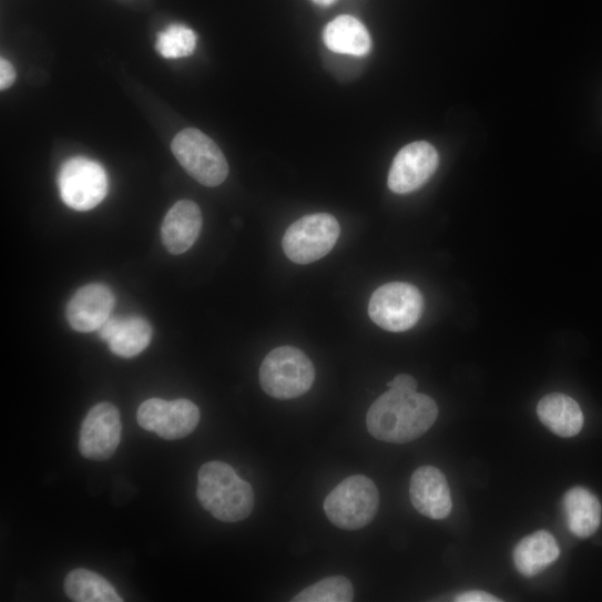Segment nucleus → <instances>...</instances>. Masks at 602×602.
<instances>
[{
  "label": "nucleus",
  "instance_id": "nucleus-1",
  "mask_svg": "<svg viewBox=\"0 0 602 602\" xmlns=\"http://www.w3.org/2000/svg\"><path fill=\"white\" fill-rule=\"evenodd\" d=\"M438 417L439 408L432 397L389 388L369 408L366 427L378 441L406 445L425 436Z\"/></svg>",
  "mask_w": 602,
  "mask_h": 602
},
{
  "label": "nucleus",
  "instance_id": "nucleus-2",
  "mask_svg": "<svg viewBox=\"0 0 602 602\" xmlns=\"http://www.w3.org/2000/svg\"><path fill=\"white\" fill-rule=\"evenodd\" d=\"M196 497L214 518L227 523L247 519L255 508L253 487L233 467L220 461L198 470Z\"/></svg>",
  "mask_w": 602,
  "mask_h": 602
},
{
  "label": "nucleus",
  "instance_id": "nucleus-3",
  "mask_svg": "<svg viewBox=\"0 0 602 602\" xmlns=\"http://www.w3.org/2000/svg\"><path fill=\"white\" fill-rule=\"evenodd\" d=\"M316 377L313 361L300 349L282 346L264 359L259 379L264 391L277 399H293L312 388Z\"/></svg>",
  "mask_w": 602,
  "mask_h": 602
},
{
  "label": "nucleus",
  "instance_id": "nucleus-4",
  "mask_svg": "<svg viewBox=\"0 0 602 602\" xmlns=\"http://www.w3.org/2000/svg\"><path fill=\"white\" fill-rule=\"evenodd\" d=\"M379 509L376 484L365 476H353L340 482L326 498L324 510L337 528L360 530L374 520Z\"/></svg>",
  "mask_w": 602,
  "mask_h": 602
},
{
  "label": "nucleus",
  "instance_id": "nucleus-5",
  "mask_svg": "<svg viewBox=\"0 0 602 602\" xmlns=\"http://www.w3.org/2000/svg\"><path fill=\"white\" fill-rule=\"evenodd\" d=\"M171 150L187 174L203 185L218 186L228 176L229 165L221 147L196 129L177 133Z\"/></svg>",
  "mask_w": 602,
  "mask_h": 602
},
{
  "label": "nucleus",
  "instance_id": "nucleus-6",
  "mask_svg": "<svg viewBox=\"0 0 602 602\" xmlns=\"http://www.w3.org/2000/svg\"><path fill=\"white\" fill-rule=\"evenodd\" d=\"M425 310L422 293L407 283H389L371 295L368 305L370 319L380 328L400 333L414 328Z\"/></svg>",
  "mask_w": 602,
  "mask_h": 602
},
{
  "label": "nucleus",
  "instance_id": "nucleus-7",
  "mask_svg": "<svg viewBox=\"0 0 602 602\" xmlns=\"http://www.w3.org/2000/svg\"><path fill=\"white\" fill-rule=\"evenodd\" d=\"M340 226L329 214L308 215L285 233L283 249L289 261L309 265L327 256L338 242Z\"/></svg>",
  "mask_w": 602,
  "mask_h": 602
},
{
  "label": "nucleus",
  "instance_id": "nucleus-8",
  "mask_svg": "<svg viewBox=\"0 0 602 602\" xmlns=\"http://www.w3.org/2000/svg\"><path fill=\"white\" fill-rule=\"evenodd\" d=\"M64 204L76 212H89L105 198L109 180L104 167L88 157L67 161L58 177Z\"/></svg>",
  "mask_w": 602,
  "mask_h": 602
},
{
  "label": "nucleus",
  "instance_id": "nucleus-9",
  "mask_svg": "<svg viewBox=\"0 0 602 602\" xmlns=\"http://www.w3.org/2000/svg\"><path fill=\"white\" fill-rule=\"evenodd\" d=\"M140 427L169 441L190 436L200 422V411L188 399L150 398L137 411Z\"/></svg>",
  "mask_w": 602,
  "mask_h": 602
},
{
  "label": "nucleus",
  "instance_id": "nucleus-10",
  "mask_svg": "<svg viewBox=\"0 0 602 602\" xmlns=\"http://www.w3.org/2000/svg\"><path fill=\"white\" fill-rule=\"evenodd\" d=\"M439 162V153L432 144L426 141L411 143L395 156L388 173V187L397 194L415 192L431 178Z\"/></svg>",
  "mask_w": 602,
  "mask_h": 602
},
{
  "label": "nucleus",
  "instance_id": "nucleus-11",
  "mask_svg": "<svg viewBox=\"0 0 602 602\" xmlns=\"http://www.w3.org/2000/svg\"><path fill=\"white\" fill-rule=\"evenodd\" d=\"M122 436L120 412L111 404H100L91 409L84 419L79 449L92 461H106L115 453Z\"/></svg>",
  "mask_w": 602,
  "mask_h": 602
},
{
  "label": "nucleus",
  "instance_id": "nucleus-12",
  "mask_svg": "<svg viewBox=\"0 0 602 602\" xmlns=\"http://www.w3.org/2000/svg\"><path fill=\"white\" fill-rule=\"evenodd\" d=\"M410 498L417 511L432 520L448 518L453 508L446 476L431 466L421 467L414 473Z\"/></svg>",
  "mask_w": 602,
  "mask_h": 602
},
{
  "label": "nucleus",
  "instance_id": "nucleus-13",
  "mask_svg": "<svg viewBox=\"0 0 602 602\" xmlns=\"http://www.w3.org/2000/svg\"><path fill=\"white\" fill-rule=\"evenodd\" d=\"M114 306L115 297L108 286L90 284L80 288L71 298L67 317L74 330L92 333L105 324Z\"/></svg>",
  "mask_w": 602,
  "mask_h": 602
},
{
  "label": "nucleus",
  "instance_id": "nucleus-14",
  "mask_svg": "<svg viewBox=\"0 0 602 602\" xmlns=\"http://www.w3.org/2000/svg\"><path fill=\"white\" fill-rule=\"evenodd\" d=\"M203 224V214L193 201H177L162 224L163 246L175 256L186 253L197 241Z\"/></svg>",
  "mask_w": 602,
  "mask_h": 602
},
{
  "label": "nucleus",
  "instance_id": "nucleus-15",
  "mask_svg": "<svg viewBox=\"0 0 602 602\" xmlns=\"http://www.w3.org/2000/svg\"><path fill=\"white\" fill-rule=\"evenodd\" d=\"M110 350L123 358H132L141 354L151 343L152 327L140 316L110 317L98 330Z\"/></svg>",
  "mask_w": 602,
  "mask_h": 602
},
{
  "label": "nucleus",
  "instance_id": "nucleus-16",
  "mask_svg": "<svg viewBox=\"0 0 602 602\" xmlns=\"http://www.w3.org/2000/svg\"><path fill=\"white\" fill-rule=\"evenodd\" d=\"M540 422L560 438H573L583 427V415L577 401L561 392L545 395L537 407Z\"/></svg>",
  "mask_w": 602,
  "mask_h": 602
},
{
  "label": "nucleus",
  "instance_id": "nucleus-17",
  "mask_svg": "<svg viewBox=\"0 0 602 602\" xmlns=\"http://www.w3.org/2000/svg\"><path fill=\"white\" fill-rule=\"evenodd\" d=\"M559 557L560 548L554 537L545 530L523 538L513 551L514 565L527 578L541 573Z\"/></svg>",
  "mask_w": 602,
  "mask_h": 602
},
{
  "label": "nucleus",
  "instance_id": "nucleus-18",
  "mask_svg": "<svg viewBox=\"0 0 602 602\" xmlns=\"http://www.w3.org/2000/svg\"><path fill=\"white\" fill-rule=\"evenodd\" d=\"M563 510L570 532L585 539L594 534L601 522V504L596 497L584 488H573L563 498Z\"/></svg>",
  "mask_w": 602,
  "mask_h": 602
},
{
  "label": "nucleus",
  "instance_id": "nucleus-19",
  "mask_svg": "<svg viewBox=\"0 0 602 602\" xmlns=\"http://www.w3.org/2000/svg\"><path fill=\"white\" fill-rule=\"evenodd\" d=\"M325 45L334 53L365 57L370 52L371 39L357 19L343 16L331 21L324 31Z\"/></svg>",
  "mask_w": 602,
  "mask_h": 602
},
{
  "label": "nucleus",
  "instance_id": "nucleus-20",
  "mask_svg": "<svg viewBox=\"0 0 602 602\" xmlns=\"http://www.w3.org/2000/svg\"><path fill=\"white\" fill-rule=\"evenodd\" d=\"M68 596L76 602H121L115 588L102 575L88 569H75L65 579Z\"/></svg>",
  "mask_w": 602,
  "mask_h": 602
},
{
  "label": "nucleus",
  "instance_id": "nucleus-21",
  "mask_svg": "<svg viewBox=\"0 0 602 602\" xmlns=\"http://www.w3.org/2000/svg\"><path fill=\"white\" fill-rule=\"evenodd\" d=\"M354 586L349 579L334 575L323 579L298 593L294 602H350Z\"/></svg>",
  "mask_w": 602,
  "mask_h": 602
},
{
  "label": "nucleus",
  "instance_id": "nucleus-22",
  "mask_svg": "<svg viewBox=\"0 0 602 602\" xmlns=\"http://www.w3.org/2000/svg\"><path fill=\"white\" fill-rule=\"evenodd\" d=\"M196 35L188 28L173 24L159 34L156 51L165 59H182L194 53Z\"/></svg>",
  "mask_w": 602,
  "mask_h": 602
},
{
  "label": "nucleus",
  "instance_id": "nucleus-23",
  "mask_svg": "<svg viewBox=\"0 0 602 602\" xmlns=\"http://www.w3.org/2000/svg\"><path fill=\"white\" fill-rule=\"evenodd\" d=\"M458 602H498L501 599L482 590H470L456 596Z\"/></svg>",
  "mask_w": 602,
  "mask_h": 602
},
{
  "label": "nucleus",
  "instance_id": "nucleus-24",
  "mask_svg": "<svg viewBox=\"0 0 602 602\" xmlns=\"http://www.w3.org/2000/svg\"><path fill=\"white\" fill-rule=\"evenodd\" d=\"M17 80L14 67L6 59L0 60V89H10Z\"/></svg>",
  "mask_w": 602,
  "mask_h": 602
},
{
  "label": "nucleus",
  "instance_id": "nucleus-25",
  "mask_svg": "<svg viewBox=\"0 0 602 602\" xmlns=\"http://www.w3.org/2000/svg\"><path fill=\"white\" fill-rule=\"evenodd\" d=\"M388 387L404 391H417L418 381L411 375L399 374L390 382H388Z\"/></svg>",
  "mask_w": 602,
  "mask_h": 602
},
{
  "label": "nucleus",
  "instance_id": "nucleus-26",
  "mask_svg": "<svg viewBox=\"0 0 602 602\" xmlns=\"http://www.w3.org/2000/svg\"><path fill=\"white\" fill-rule=\"evenodd\" d=\"M312 2L315 3L316 6L327 8V7L333 6L336 2V0H312Z\"/></svg>",
  "mask_w": 602,
  "mask_h": 602
}]
</instances>
